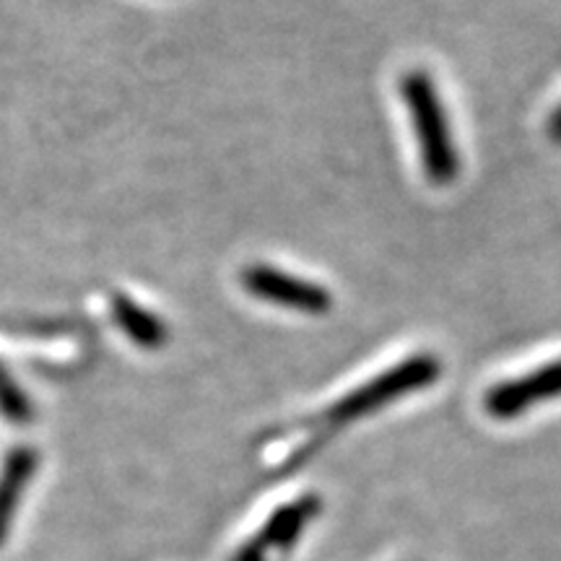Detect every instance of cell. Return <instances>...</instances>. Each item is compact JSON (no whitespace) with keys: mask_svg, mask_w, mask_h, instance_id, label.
Instances as JSON below:
<instances>
[{"mask_svg":"<svg viewBox=\"0 0 561 561\" xmlns=\"http://www.w3.org/2000/svg\"><path fill=\"white\" fill-rule=\"evenodd\" d=\"M0 411L5 413V419L16 421V424H24L32 416V405L26 401L24 390L5 375L3 367H0Z\"/></svg>","mask_w":561,"mask_h":561,"instance_id":"cell-8","label":"cell"},{"mask_svg":"<svg viewBox=\"0 0 561 561\" xmlns=\"http://www.w3.org/2000/svg\"><path fill=\"white\" fill-rule=\"evenodd\" d=\"M112 312H115L117 325H121L138 346L157 348L167 341V331L164 325H161V320L153 318V314L149 310H144V307H138L133 299L117 297L115 305H112Z\"/></svg>","mask_w":561,"mask_h":561,"instance_id":"cell-7","label":"cell"},{"mask_svg":"<svg viewBox=\"0 0 561 561\" xmlns=\"http://www.w3.org/2000/svg\"><path fill=\"white\" fill-rule=\"evenodd\" d=\"M439 369L442 364L432 354L409 356V359L396 364V367L385 369L382 375L359 385L356 390L346 392L339 403H333L331 409L322 413V421L331 426L351 424V421L367 416L371 411H380L388 403L409 396L413 390L432 385L439 377Z\"/></svg>","mask_w":561,"mask_h":561,"instance_id":"cell-2","label":"cell"},{"mask_svg":"<svg viewBox=\"0 0 561 561\" xmlns=\"http://www.w3.org/2000/svg\"><path fill=\"white\" fill-rule=\"evenodd\" d=\"M551 136H553V140H561V110L553 115V121H551Z\"/></svg>","mask_w":561,"mask_h":561,"instance_id":"cell-9","label":"cell"},{"mask_svg":"<svg viewBox=\"0 0 561 561\" xmlns=\"http://www.w3.org/2000/svg\"><path fill=\"white\" fill-rule=\"evenodd\" d=\"M561 396V359L528 371L525 377H515L502 385H494L486 392V411L494 419H515L533 405L551 401Z\"/></svg>","mask_w":561,"mask_h":561,"instance_id":"cell-5","label":"cell"},{"mask_svg":"<svg viewBox=\"0 0 561 561\" xmlns=\"http://www.w3.org/2000/svg\"><path fill=\"white\" fill-rule=\"evenodd\" d=\"M34 471H37V453L30 447H19L3 462V471H0V546L9 536L13 515H16V507L26 486H30Z\"/></svg>","mask_w":561,"mask_h":561,"instance_id":"cell-6","label":"cell"},{"mask_svg":"<svg viewBox=\"0 0 561 561\" xmlns=\"http://www.w3.org/2000/svg\"><path fill=\"white\" fill-rule=\"evenodd\" d=\"M320 496L318 494H305L299 500H294L284 507H278L268 520L263 523V528L244 541L237 549L231 561H278L297 546L299 536L305 533L320 512Z\"/></svg>","mask_w":561,"mask_h":561,"instance_id":"cell-3","label":"cell"},{"mask_svg":"<svg viewBox=\"0 0 561 561\" xmlns=\"http://www.w3.org/2000/svg\"><path fill=\"white\" fill-rule=\"evenodd\" d=\"M401 94L409 110L413 133L419 138L421 164L434 185H447L460 170V157L455 151L450 123H447L442 96L432 76L424 70H409L401 81Z\"/></svg>","mask_w":561,"mask_h":561,"instance_id":"cell-1","label":"cell"},{"mask_svg":"<svg viewBox=\"0 0 561 561\" xmlns=\"http://www.w3.org/2000/svg\"><path fill=\"white\" fill-rule=\"evenodd\" d=\"M242 286L255 299L305 314H325L333 307V297L328 294L325 286L291 276V273L273 268V265H250V268H244Z\"/></svg>","mask_w":561,"mask_h":561,"instance_id":"cell-4","label":"cell"}]
</instances>
